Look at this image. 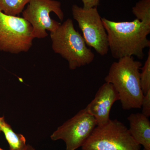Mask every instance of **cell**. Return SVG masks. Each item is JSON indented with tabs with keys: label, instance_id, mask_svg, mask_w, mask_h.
<instances>
[{
	"label": "cell",
	"instance_id": "obj_1",
	"mask_svg": "<svg viewBox=\"0 0 150 150\" xmlns=\"http://www.w3.org/2000/svg\"><path fill=\"white\" fill-rule=\"evenodd\" d=\"M108 35L109 49L113 58L126 56L143 59L144 50L150 48V25L136 18L132 21L116 22L101 18Z\"/></svg>",
	"mask_w": 150,
	"mask_h": 150
},
{
	"label": "cell",
	"instance_id": "obj_2",
	"mask_svg": "<svg viewBox=\"0 0 150 150\" xmlns=\"http://www.w3.org/2000/svg\"><path fill=\"white\" fill-rule=\"evenodd\" d=\"M142 66L133 56L123 57L112 63L105 78V83L111 84L118 92L123 110L141 108L144 96L140 83Z\"/></svg>",
	"mask_w": 150,
	"mask_h": 150
},
{
	"label": "cell",
	"instance_id": "obj_3",
	"mask_svg": "<svg viewBox=\"0 0 150 150\" xmlns=\"http://www.w3.org/2000/svg\"><path fill=\"white\" fill-rule=\"evenodd\" d=\"M52 48L69 64L74 70L93 62V52L88 48L82 35L75 29L73 20L67 19L54 32L50 33Z\"/></svg>",
	"mask_w": 150,
	"mask_h": 150
},
{
	"label": "cell",
	"instance_id": "obj_4",
	"mask_svg": "<svg viewBox=\"0 0 150 150\" xmlns=\"http://www.w3.org/2000/svg\"><path fill=\"white\" fill-rule=\"evenodd\" d=\"M81 147L82 150H140L141 145L123 123L110 119L105 125L96 126Z\"/></svg>",
	"mask_w": 150,
	"mask_h": 150
},
{
	"label": "cell",
	"instance_id": "obj_5",
	"mask_svg": "<svg viewBox=\"0 0 150 150\" xmlns=\"http://www.w3.org/2000/svg\"><path fill=\"white\" fill-rule=\"evenodd\" d=\"M34 38L32 25L26 20L0 11V51L13 54L27 52Z\"/></svg>",
	"mask_w": 150,
	"mask_h": 150
},
{
	"label": "cell",
	"instance_id": "obj_6",
	"mask_svg": "<svg viewBox=\"0 0 150 150\" xmlns=\"http://www.w3.org/2000/svg\"><path fill=\"white\" fill-rule=\"evenodd\" d=\"M71 10L86 45L100 56L106 55L109 50L107 33L97 7L85 9L75 4Z\"/></svg>",
	"mask_w": 150,
	"mask_h": 150
},
{
	"label": "cell",
	"instance_id": "obj_7",
	"mask_svg": "<svg viewBox=\"0 0 150 150\" xmlns=\"http://www.w3.org/2000/svg\"><path fill=\"white\" fill-rule=\"evenodd\" d=\"M56 14L62 21L64 14L61 3L56 0H31L22 12L23 18L31 24L34 38H44L48 35L46 31L54 32L61 23L51 18L50 13Z\"/></svg>",
	"mask_w": 150,
	"mask_h": 150
},
{
	"label": "cell",
	"instance_id": "obj_8",
	"mask_svg": "<svg viewBox=\"0 0 150 150\" xmlns=\"http://www.w3.org/2000/svg\"><path fill=\"white\" fill-rule=\"evenodd\" d=\"M96 126L95 119L84 108L58 127L50 137L52 141H64L66 150H76L83 145Z\"/></svg>",
	"mask_w": 150,
	"mask_h": 150
},
{
	"label": "cell",
	"instance_id": "obj_9",
	"mask_svg": "<svg viewBox=\"0 0 150 150\" xmlns=\"http://www.w3.org/2000/svg\"><path fill=\"white\" fill-rule=\"evenodd\" d=\"M119 100V95L113 86L105 83L100 88L94 98L85 109L95 119L97 126H102L110 121L111 108L115 101Z\"/></svg>",
	"mask_w": 150,
	"mask_h": 150
},
{
	"label": "cell",
	"instance_id": "obj_10",
	"mask_svg": "<svg viewBox=\"0 0 150 150\" xmlns=\"http://www.w3.org/2000/svg\"><path fill=\"white\" fill-rule=\"evenodd\" d=\"M129 129L133 139L145 149L150 150V122L142 113H131L128 117Z\"/></svg>",
	"mask_w": 150,
	"mask_h": 150
},
{
	"label": "cell",
	"instance_id": "obj_11",
	"mask_svg": "<svg viewBox=\"0 0 150 150\" xmlns=\"http://www.w3.org/2000/svg\"><path fill=\"white\" fill-rule=\"evenodd\" d=\"M1 131L8 143L9 150H23L26 147L25 137L22 134L14 132L10 125L6 121L3 123Z\"/></svg>",
	"mask_w": 150,
	"mask_h": 150
},
{
	"label": "cell",
	"instance_id": "obj_12",
	"mask_svg": "<svg viewBox=\"0 0 150 150\" xmlns=\"http://www.w3.org/2000/svg\"><path fill=\"white\" fill-rule=\"evenodd\" d=\"M31 0H0V11L8 15L16 16L22 13Z\"/></svg>",
	"mask_w": 150,
	"mask_h": 150
},
{
	"label": "cell",
	"instance_id": "obj_13",
	"mask_svg": "<svg viewBox=\"0 0 150 150\" xmlns=\"http://www.w3.org/2000/svg\"><path fill=\"white\" fill-rule=\"evenodd\" d=\"M132 11L136 18L150 25V0H140L132 8Z\"/></svg>",
	"mask_w": 150,
	"mask_h": 150
},
{
	"label": "cell",
	"instance_id": "obj_14",
	"mask_svg": "<svg viewBox=\"0 0 150 150\" xmlns=\"http://www.w3.org/2000/svg\"><path fill=\"white\" fill-rule=\"evenodd\" d=\"M140 83L142 92L144 95L150 90V50L148 57L140 73Z\"/></svg>",
	"mask_w": 150,
	"mask_h": 150
},
{
	"label": "cell",
	"instance_id": "obj_15",
	"mask_svg": "<svg viewBox=\"0 0 150 150\" xmlns=\"http://www.w3.org/2000/svg\"><path fill=\"white\" fill-rule=\"evenodd\" d=\"M141 108H142V114L148 118L150 117V90L144 95L142 99Z\"/></svg>",
	"mask_w": 150,
	"mask_h": 150
},
{
	"label": "cell",
	"instance_id": "obj_16",
	"mask_svg": "<svg viewBox=\"0 0 150 150\" xmlns=\"http://www.w3.org/2000/svg\"><path fill=\"white\" fill-rule=\"evenodd\" d=\"M83 3V8L85 9L97 7L99 5L100 0H81Z\"/></svg>",
	"mask_w": 150,
	"mask_h": 150
},
{
	"label": "cell",
	"instance_id": "obj_17",
	"mask_svg": "<svg viewBox=\"0 0 150 150\" xmlns=\"http://www.w3.org/2000/svg\"><path fill=\"white\" fill-rule=\"evenodd\" d=\"M0 150H5L3 149H2L0 147ZM23 150H35V148L33 147V146H32L31 145L29 144H27L26 145V147Z\"/></svg>",
	"mask_w": 150,
	"mask_h": 150
},
{
	"label": "cell",
	"instance_id": "obj_18",
	"mask_svg": "<svg viewBox=\"0 0 150 150\" xmlns=\"http://www.w3.org/2000/svg\"><path fill=\"white\" fill-rule=\"evenodd\" d=\"M5 121V118L4 117V116L0 117V133L2 132V126L3 123H4V122Z\"/></svg>",
	"mask_w": 150,
	"mask_h": 150
},
{
	"label": "cell",
	"instance_id": "obj_19",
	"mask_svg": "<svg viewBox=\"0 0 150 150\" xmlns=\"http://www.w3.org/2000/svg\"><path fill=\"white\" fill-rule=\"evenodd\" d=\"M143 150H147L145 149H144Z\"/></svg>",
	"mask_w": 150,
	"mask_h": 150
}]
</instances>
